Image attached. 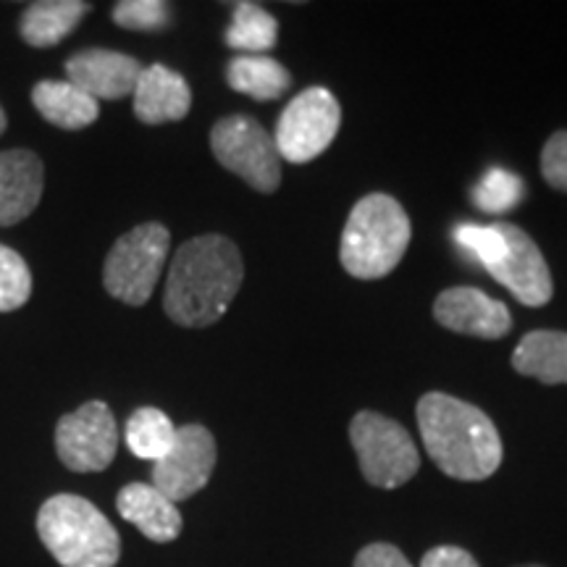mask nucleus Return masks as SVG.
Segmentation results:
<instances>
[{"label":"nucleus","instance_id":"obj_17","mask_svg":"<svg viewBox=\"0 0 567 567\" xmlns=\"http://www.w3.org/2000/svg\"><path fill=\"white\" fill-rule=\"evenodd\" d=\"M32 103L40 111L45 122H51L59 130H84V126L95 124L101 116V105L87 92H82L76 84L45 80L38 82L32 90Z\"/></svg>","mask_w":567,"mask_h":567},{"label":"nucleus","instance_id":"obj_30","mask_svg":"<svg viewBox=\"0 0 567 567\" xmlns=\"http://www.w3.org/2000/svg\"><path fill=\"white\" fill-rule=\"evenodd\" d=\"M6 126H9V118H6V111L0 109V134L6 132Z\"/></svg>","mask_w":567,"mask_h":567},{"label":"nucleus","instance_id":"obj_21","mask_svg":"<svg viewBox=\"0 0 567 567\" xmlns=\"http://www.w3.org/2000/svg\"><path fill=\"white\" fill-rule=\"evenodd\" d=\"M124 436L126 446H130L134 457L158 463V460L172 450L176 439V425L172 423V417L158 408H140L134 410L130 421H126Z\"/></svg>","mask_w":567,"mask_h":567},{"label":"nucleus","instance_id":"obj_25","mask_svg":"<svg viewBox=\"0 0 567 567\" xmlns=\"http://www.w3.org/2000/svg\"><path fill=\"white\" fill-rule=\"evenodd\" d=\"M113 21L124 30L161 32L172 24V9L163 0H122L113 6Z\"/></svg>","mask_w":567,"mask_h":567},{"label":"nucleus","instance_id":"obj_9","mask_svg":"<svg viewBox=\"0 0 567 567\" xmlns=\"http://www.w3.org/2000/svg\"><path fill=\"white\" fill-rule=\"evenodd\" d=\"M118 450V425L105 402H87L55 425V452L74 473H101Z\"/></svg>","mask_w":567,"mask_h":567},{"label":"nucleus","instance_id":"obj_16","mask_svg":"<svg viewBox=\"0 0 567 567\" xmlns=\"http://www.w3.org/2000/svg\"><path fill=\"white\" fill-rule=\"evenodd\" d=\"M116 509L155 544H168L182 534V513L153 484L124 486L116 496Z\"/></svg>","mask_w":567,"mask_h":567},{"label":"nucleus","instance_id":"obj_2","mask_svg":"<svg viewBox=\"0 0 567 567\" xmlns=\"http://www.w3.org/2000/svg\"><path fill=\"white\" fill-rule=\"evenodd\" d=\"M417 429L436 467L457 481H486L502 465V439L484 410L444 392L417 402Z\"/></svg>","mask_w":567,"mask_h":567},{"label":"nucleus","instance_id":"obj_3","mask_svg":"<svg viewBox=\"0 0 567 567\" xmlns=\"http://www.w3.org/2000/svg\"><path fill=\"white\" fill-rule=\"evenodd\" d=\"M408 245L410 218L405 208L392 195H365L347 218L339 260L354 279H384L405 258Z\"/></svg>","mask_w":567,"mask_h":567},{"label":"nucleus","instance_id":"obj_28","mask_svg":"<svg viewBox=\"0 0 567 567\" xmlns=\"http://www.w3.org/2000/svg\"><path fill=\"white\" fill-rule=\"evenodd\" d=\"M354 567H413L410 559L402 555L394 544H368L365 549L358 551L354 557Z\"/></svg>","mask_w":567,"mask_h":567},{"label":"nucleus","instance_id":"obj_14","mask_svg":"<svg viewBox=\"0 0 567 567\" xmlns=\"http://www.w3.org/2000/svg\"><path fill=\"white\" fill-rule=\"evenodd\" d=\"M132 97L134 116L151 126L182 122L193 109V90H189L187 80L176 71L161 66V63L142 69Z\"/></svg>","mask_w":567,"mask_h":567},{"label":"nucleus","instance_id":"obj_8","mask_svg":"<svg viewBox=\"0 0 567 567\" xmlns=\"http://www.w3.org/2000/svg\"><path fill=\"white\" fill-rule=\"evenodd\" d=\"M342 124V109L326 87H310L289 101L276 124V151L289 163H310L326 153Z\"/></svg>","mask_w":567,"mask_h":567},{"label":"nucleus","instance_id":"obj_6","mask_svg":"<svg viewBox=\"0 0 567 567\" xmlns=\"http://www.w3.org/2000/svg\"><path fill=\"white\" fill-rule=\"evenodd\" d=\"M350 442L365 481L379 488L405 486L421 467V452L405 425L373 410H360L352 417Z\"/></svg>","mask_w":567,"mask_h":567},{"label":"nucleus","instance_id":"obj_15","mask_svg":"<svg viewBox=\"0 0 567 567\" xmlns=\"http://www.w3.org/2000/svg\"><path fill=\"white\" fill-rule=\"evenodd\" d=\"M45 189V168L32 151L0 153V226L24 221Z\"/></svg>","mask_w":567,"mask_h":567},{"label":"nucleus","instance_id":"obj_1","mask_svg":"<svg viewBox=\"0 0 567 567\" xmlns=\"http://www.w3.org/2000/svg\"><path fill=\"white\" fill-rule=\"evenodd\" d=\"M245 279L239 247L221 234L184 243L168 268L163 310L174 323L203 329L221 321Z\"/></svg>","mask_w":567,"mask_h":567},{"label":"nucleus","instance_id":"obj_24","mask_svg":"<svg viewBox=\"0 0 567 567\" xmlns=\"http://www.w3.org/2000/svg\"><path fill=\"white\" fill-rule=\"evenodd\" d=\"M32 295V274L17 250L0 245V313H11L27 305Z\"/></svg>","mask_w":567,"mask_h":567},{"label":"nucleus","instance_id":"obj_23","mask_svg":"<svg viewBox=\"0 0 567 567\" xmlns=\"http://www.w3.org/2000/svg\"><path fill=\"white\" fill-rule=\"evenodd\" d=\"M526 195L520 176L505 172V168H492L484 174L476 187H473V203L486 213H507Z\"/></svg>","mask_w":567,"mask_h":567},{"label":"nucleus","instance_id":"obj_20","mask_svg":"<svg viewBox=\"0 0 567 567\" xmlns=\"http://www.w3.org/2000/svg\"><path fill=\"white\" fill-rule=\"evenodd\" d=\"M226 82L252 101H276L292 87V74L268 55H234L226 66Z\"/></svg>","mask_w":567,"mask_h":567},{"label":"nucleus","instance_id":"obj_12","mask_svg":"<svg viewBox=\"0 0 567 567\" xmlns=\"http://www.w3.org/2000/svg\"><path fill=\"white\" fill-rule=\"evenodd\" d=\"M434 318L455 334L478 339H502L513 329L507 305L476 287L444 289L434 302Z\"/></svg>","mask_w":567,"mask_h":567},{"label":"nucleus","instance_id":"obj_31","mask_svg":"<svg viewBox=\"0 0 567 567\" xmlns=\"http://www.w3.org/2000/svg\"><path fill=\"white\" fill-rule=\"evenodd\" d=\"M517 567H544V565H517Z\"/></svg>","mask_w":567,"mask_h":567},{"label":"nucleus","instance_id":"obj_26","mask_svg":"<svg viewBox=\"0 0 567 567\" xmlns=\"http://www.w3.org/2000/svg\"><path fill=\"white\" fill-rule=\"evenodd\" d=\"M452 239H455L457 247L476 258L484 268L494 266L499 260L502 250H505V237H502L499 224L494 226H476V224H457L452 229Z\"/></svg>","mask_w":567,"mask_h":567},{"label":"nucleus","instance_id":"obj_19","mask_svg":"<svg viewBox=\"0 0 567 567\" xmlns=\"http://www.w3.org/2000/svg\"><path fill=\"white\" fill-rule=\"evenodd\" d=\"M90 3L82 0H40L32 3L21 17V40L32 48H53L76 30L87 17Z\"/></svg>","mask_w":567,"mask_h":567},{"label":"nucleus","instance_id":"obj_11","mask_svg":"<svg viewBox=\"0 0 567 567\" xmlns=\"http://www.w3.org/2000/svg\"><path fill=\"white\" fill-rule=\"evenodd\" d=\"M499 229L502 237H505V250H502L499 260L494 266H488L486 271L502 287L509 289L517 302L528 305V308H542L555 295V284H551L547 260H544L538 245L520 226L502 221Z\"/></svg>","mask_w":567,"mask_h":567},{"label":"nucleus","instance_id":"obj_29","mask_svg":"<svg viewBox=\"0 0 567 567\" xmlns=\"http://www.w3.org/2000/svg\"><path fill=\"white\" fill-rule=\"evenodd\" d=\"M421 567H481V565L476 563V557H473L471 551L444 544V547H434L425 551L421 559Z\"/></svg>","mask_w":567,"mask_h":567},{"label":"nucleus","instance_id":"obj_22","mask_svg":"<svg viewBox=\"0 0 567 567\" xmlns=\"http://www.w3.org/2000/svg\"><path fill=\"white\" fill-rule=\"evenodd\" d=\"M279 40V21L258 3L234 6L231 27L226 30V45L245 55H260L271 51Z\"/></svg>","mask_w":567,"mask_h":567},{"label":"nucleus","instance_id":"obj_18","mask_svg":"<svg viewBox=\"0 0 567 567\" xmlns=\"http://www.w3.org/2000/svg\"><path fill=\"white\" fill-rule=\"evenodd\" d=\"M513 368L547 386L567 384V331H530L515 347Z\"/></svg>","mask_w":567,"mask_h":567},{"label":"nucleus","instance_id":"obj_10","mask_svg":"<svg viewBox=\"0 0 567 567\" xmlns=\"http://www.w3.org/2000/svg\"><path fill=\"white\" fill-rule=\"evenodd\" d=\"M216 439L205 425L187 423L176 429L172 450L153 463V486L174 502H184L200 492L216 467Z\"/></svg>","mask_w":567,"mask_h":567},{"label":"nucleus","instance_id":"obj_4","mask_svg":"<svg viewBox=\"0 0 567 567\" xmlns=\"http://www.w3.org/2000/svg\"><path fill=\"white\" fill-rule=\"evenodd\" d=\"M38 534L61 567H116L122 538L90 499L55 494L38 513Z\"/></svg>","mask_w":567,"mask_h":567},{"label":"nucleus","instance_id":"obj_13","mask_svg":"<svg viewBox=\"0 0 567 567\" xmlns=\"http://www.w3.org/2000/svg\"><path fill=\"white\" fill-rule=\"evenodd\" d=\"M69 82L95 101H122L137 87L142 66L126 53L92 48L66 61Z\"/></svg>","mask_w":567,"mask_h":567},{"label":"nucleus","instance_id":"obj_27","mask_svg":"<svg viewBox=\"0 0 567 567\" xmlns=\"http://www.w3.org/2000/svg\"><path fill=\"white\" fill-rule=\"evenodd\" d=\"M542 174L549 187L567 193V132H555L542 151Z\"/></svg>","mask_w":567,"mask_h":567},{"label":"nucleus","instance_id":"obj_5","mask_svg":"<svg viewBox=\"0 0 567 567\" xmlns=\"http://www.w3.org/2000/svg\"><path fill=\"white\" fill-rule=\"evenodd\" d=\"M172 234L163 224H140L111 247L103 266L105 292L124 305L140 308L151 300L166 266Z\"/></svg>","mask_w":567,"mask_h":567},{"label":"nucleus","instance_id":"obj_7","mask_svg":"<svg viewBox=\"0 0 567 567\" xmlns=\"http://www.w3.org/2000/svg\"><path fill=\"white\" fill-rule=\"evenodd\" d=\"M210 151L226 172L237 174L258 193H276L281 184V158L276 142L250 116H226L213 126Z\"/></svg>","mask_w":567,"mask_h":567}]
</instances>
